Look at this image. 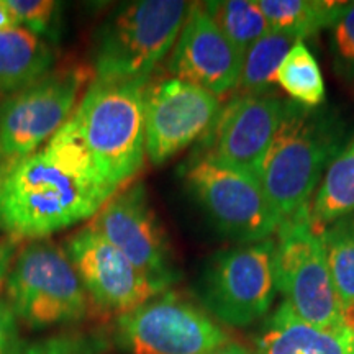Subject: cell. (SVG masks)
Instances as JSON below:
<instances>
[{"instance_id": "obj_1", "label": "cell", "mask_w": 354, "mask_h": 354, "mask_svg": "<svg viewBox=\"0 0 354 354\" xmlns=\"http://www.w3.org/2000/svg\"><path fill=\"white\" fill-rule=\"evenodd\" d=\"M343 146L344 125L333 113L284 100L281 123L258 171L281 221L308 209L323 174Z\"/></svg>"}, {"instance_id": "obj_26", "label": "cell", "mask_w": 354, "mask_h": 354, "mask_svg": "<svg viewBox=\"0 0 354 354\" xmlns=\"http://www.w3.org/2000/svg\"><path fill=\"white\" fill-rule=\"evenodd\" d=\"M13 354H105V342L86 331H63L33 342H21Z\"/></svg>"}, {"instance_id": "obj_7", "label": "cell", "mask_w": 354, "mask_h": 354, "mask_svg": "<svg viewBox=\"0 0 354 354\" xmlns=\"http://www.w3.org/2000/svg\"><path fill=\"white\" fill-rule=\"evenodd\" d=\"M184 184L221 234L238 243H258L277 233L281 218L256 174L192 154Z\"/></svg>"}, {"instance_id": "obj_22", "label": "cell", "mask_w": 354, "mask_h": 354, "mask_svg": "<svg viewBox=\"0 0 354 354\" xmlns=\"http://www.w3.org/2000/svg\"><path fill=\"white\" fill-rule=\"evenodd\" d=\"M276 82L292 102L304 107L317 109L325 102L322 69L304 39H299L287 53L277 71Z\"/></svg>"}, {"instance_id": "obj_29", "label": "cell", "mask_w": 354, "mask_h": 354, "mask_svg": "<svg viewBox=\"0 0 354 354\" xmlns=\"http://www.w3.org/2000/svg\"><path fill=\"white\" fill-rule=\"evenodd\" d=\"M17 253H19V241L6 234L0 240V294L6 292L7 279Z\"/></svg>"}, {"instance_id": "obj_5", "label": "cell", "mask_w": 354, "mask_h": 354, "mask_svg": "<svg viewBox=\"0 0 354 354\" xmlns=\"http://www.w3.org/2000/svg\"><path fill=\"white\" fill-rule=\"evenodd\" d=\"M7 302L32 330L79 323L88 313V295L63 246L30 241L19 250L7 279Z\"/></svg>"}, {"instance_id": "obj_23", "label": "cell", "mask_w": 354, "mask_h": 354, "mask_svg": "<svg viewBox=\"0 0 354 354\" xmlns=\"http://www.w3.org/2000/svg\"><path fill=\"white\" fill-rule=\"evenodd\" d=\"M203 7L243 55L271 30L258 0H218L203 2Z\"/></svg>"}, {"instance_id": "obj_24", "label": "cell", "mask_w": 354, "mask_h": 354, "mask_svg": "<svg viewBox=\"0 0 354 354\" xmlns=\"http://www.w3.org/2000/svg\"><path fill=\"white\" fill-rule=\"evenodd\" d=\"M43 151L50 156L56 165L64 167L66 171L73 176L79 177L84 183L99 187L104 192H107L110 197H113L115 190L105 183L104 176L100 174L94 158L88 151L86 141H84L81 131H79L77 123L71 115L68 122L57 130L55 135L48 140L44 145Z\"/></svg>"}, {"instance_id": "obj_17", "label": "cell", "mask_w": 354, "mask_h": 354, "mask_svg": "<svg viewBox=\"0 0 354 354\" xmlns=\"http://www.w3.org/2000/svg\"><path fill=\"white\" fill-rule=\"evenodd\" d=\"M55 43L24 26L0 32V99H7L51 73Z\"/></svg>"}, {"instance_id": "obj_30", "label": "cell", "mask_w": 354, "mask_h": 354, "mask_svg": "<svg viewBox=\"0 0 354 354\" xmlns=\"http://www.w3.org/2000/svg\"><path fill=\"white\" fill-rule=\"evenodd\" d=\"M15 26H19V24H17L12 10L8 8L6 0H0V32H7Z\"/></svg>"}, {"instance_id": "obj_9", "label": "cell", "mask_w": 354, "mask_h": 354, "mask_svg": "<svg viewBox=\"0 0 354 354\" xmlns=\"http://www.w3.org/2000/svg\"><path fill=\"white\" fill-rule=\"evenodd\" d=\"M88 76L82 66L53 71L0 102V158L8 169L68 122Z\"/></svg>"}, {"instance_id": "obj_15", "label": "cell", "mask_w": 354, "mask_h": 354, "mask_svg": "<svg viewBox=\"0 0 354 354\" xmlns=\"http://www.w3.org/2000/svg\"><path fill=\"white\" fill-rule=\"evenodd\" d=\"M245 55L225 37L203 3H190L172 48V77L183 79L221 97L240 86Z\"/></svg>"}, {"instance_id": "obj_28", "label": "cell", "mask_w": 354, "mask_h": 354, "mask_svg": "<svg viewBox=\"0 0 354 354\" xmlns=\"http://www.w3.org/2000/svg\"><path fill=\"white\" fill-rule=\"evenodd\" d=\"M20 343L19 318L7 300L0 299V354H13Z\"/></svg>"}, {"instance_id": "obj_13", "label": "cell", "mask_w": 354, "mask_h": 354, "mask_svg": "<svg viewBox=\"0 0 354 354\" xmlns=\"http://www.w3.org/2000/svg\"><path fill=\"white\" fill-rule=\"evenodd\" d=\"M136 268L174 282L171 245L143 184L125 187L105 203L87 225Z\"/></svg>"}, {"instance_id": "obj_16", "label": "cell", "mask_w": 354, "mask_h": 354, "mask_svg": "<svg viewBox=\"0 0 354 354\" xmlns=\"http://www.w3.org/2000/svg\"><path fill=\"white\" fill-rule=\"evenodd\" d=\"M258 354H354V328H317L282 300L258 336Z\"/></svg>"}, {"instance_id": "obj_4", "label": "cell", "mask_w": 354, "mask_h": 354, "mask_svg": "<svg viewBox=\"0 0 354 354\" xmlns=\"http://www.w3.org/2000/svg\"><path fill=\"white\" fill-rule=\"evenodd\" d=\"M189 12L183 0H138L118 7L95 35L97 82L143 81L172 51Z\"/></svg>"}, {"instance_id": "obj_25", "label": "cell", "mask_w": 354, "mask_h": 354, "mask_svg": "<svg viewBox=\"0 0 354 354\" xmlns=\"http://www.w3.org/2000/svg\"><path fill=\"white\" fill-rule=\"evenodd\" d=\"M19 26L55 43L59 38L61 3L55 0H6Z\"/></svg>"}, {"instance_id": "obj_32", "label": "cell", "mask_w": 354, "mask_h": 354, "mask_svg": "<svg viewBox=\"0 0 354 354\" xmlns=\"http://www.w3.org/2000/svg\"><path fill=\"white\" fill-rule=\"evenodd\" d=\"M8 172V166L6 162L2 161V158H0V196H2V187H3V180H6V176Z\"/></svg>"}, {"instance_id": "obj_20", "label": "cell", "mask_w": 354, "mask_h": 354, "mask_svg": "<svg viewBox=\"0 0 354 354\" xmlns=\"http://www.w3.org/2000/svg\"><path fill=\"white\" fill-rule=\"evenodd\" d=\"M320 233L344 318L354 328V214L317 230Z\"/></svg>"}, {"instance_id": "obj_19", "label": "cell", "mask_w": 354, "mask_h": 354, "mask_svg": "<svg viewBox=\"0 0 354 354\" xmlns=\"http://www.w3.org/2000/svg\"><path fill=\"white\" fill-rule=\"evenodd\" d=\"M271 30L304 39L333 26L346 2L331 0H258Z\"/></svg>"}, {"instance_id": "obj_8", "label": "cell", "mask_w": 354, "mask_h": 354, "mask_svg": "<svg viewBox=\"0 0 354 354\" xmlns=\"http://www.w3.org/2000/svg\"><path fill=\"white\" fill-rule=\"evenodd\" d=\"M276 240L216 251L198 279L197 294L214 318L230 326L251 325L271 308L276 295Z\"/></svg>"}, {"instance_id": "obj_31", "label": "cell", "mask_w": 354, "mask_h": 354, "mask_svg": "<svg viewBox=\"0 0 354 354\" xmlns=\"http://www.w3.org/2000/svg\"><path fill=\"white\" fill-rule=\"evenodd\" d=\"M207 354H250V351H248V349L240 343L227 342L225 344H221V346L215 348L214 351Z\"/></svg>"}, {"instance_id": "obj_3", "label": "cell", "mask_w": 354, "mask_h": 354, "mask_svg": "<svg viewBox=\"0 0 354 354\" xmlns=\"http://www.w3.org/2000/svg\"><path fill=\"white\" fill-rule=\"evenodd\" d=\"M149 79L88 86L73 112L88 151L115 192L128 187L146 158L145 94Z\"/></svg>"}, {"instance_id": "obj_11", "label": "cell", "mask_w": 354, "mask_h": 354, "mask_svg": "<svg viewBox=\"0 0 354 354\" xmlns=\"http://www.w3.org/2000/svg\"><path fill=\"white\" fill-rule=\"evenodd\" d=\"M81 277L88 300L109 313H123L165 294L171 282L154 277L131 264L91 227L73 234L64 246Z\"/></svg>"}, {"instance_id": "obj_2", "label": "cell", "mask_w": 354, "mask_h": 354, "mask_svg": "<svg viewBox=\"0 0 354 354\" xmlns=\"http://www.w3.org/2000/svg\"><path fill=\"white\" fill-rule=\"evenodd\" d=\"M110 198L41 149L8 169L0 196V227L17 241L48 240L94 216Z\"/></svg>"}, {"instance_id": "obj_14", "label": "cell", "mask_w": 354, "mask_h": 354, "mask_svg": "<svg viewBox=\"0 0 354 354\" xmlns=\"http://www.w3.org/2000/svg\"><path fill=\"white\" fill-rule=\"evenodd\" d=\"M282 109L284 100L272 92L233 97L220 109L194 154L240 167L258 177L261 162L281 123Z\"/></svg>"}, {"instance_id": "obj_10", "label": "cell", "mask_w": 354, "mask_h": 354, "mask_svg": "<svg viewBox=\"0 0 354 354\" xmlns=\"http://www.w3.org/2000/svg\"><path fill=\"white\" fill-rule=\"evenodd\" d=\"M113 338L125 354H207L230 342L214 318L172 292L117 317Z\"/></svg>"}, {"instance_id": "obj_6", "label": "cell", "mask_w": 354, "mask_h": 354, "mask_svg": "<svg viewBox=\"0 0 354 354\" xmlns=\"http://www.w3.org/2000/svg\"><path fill=\"white\" fill-rule=\"evenodd\" d=\"M308 209L279 225L274 256L276 289L302 320L317 328H336L346 325V318Z\"/></svg>"}, {"instance_id": "obj_27", "label": "cell", "mask_w": 354, "mask_h": 354, "mask_svg": "<svg viewBox=\"0 0 354 354\" xmlns=\"http://www.w3.org/2000/svg\"><path fill=\"white\" fill-rule=\"evenodd\" d=\"M331 30V43L336 59L344 69L354 71V2L344 3Z\"/></svg>"}, {"instance_id": "obj_21", "label": "cell", "mask_w": 354, "mask_h": 354, "mask_svg": "<svg viewBox=\"0 0 354 354\" xmlns=\"http://www.w3.org/2000/svg\"><path fill=\"white\" fill-rule=\"evenodd\" d=\"M297 41V38L276 30H269L263 38H259L245 55L236 95L271 92L282 61Z\"/></svg>"}, {"instance_id": "obj_12", "label": "cell", "mask_w": 354, "mask_h": 354, "mask_svg": "<svg viewBox=\"0 0 354 354\" xmlns=\"http://www.w3.org/2000/svg\"><path fill=\"white\" fill-rule=\"evenodd\" d=\"M220 112V97L177 77L148 84L145 94L146 156L156 166L203 138Z\"/></svg>"}, {"instance_id": "obj_18", "label": "cell", "mask_w": 354, "mask_h": 354, "mask_svg": "<svg viewBox=\"0 0 354 354\" xmlns=\"http://www.w3.org/2000/svg\"><path fill=\"white\" fill-rule=\"evenodd\" d=\"M308 212L317 230L354 214V138L343 146L325 171Z\"/></svg>"}]
</instances>
